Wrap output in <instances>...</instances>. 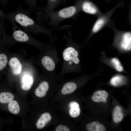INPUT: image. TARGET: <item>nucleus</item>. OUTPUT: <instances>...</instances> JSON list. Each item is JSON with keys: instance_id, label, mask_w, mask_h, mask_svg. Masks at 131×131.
Wrapping results in <instances>:
<instances>
[{"instance_id": "1", "label": "nucleus", "mask_w": 131, "mask_h": 131, "mask_svg": "<svg viewBox=\"0 0 131 131\" xmlns=\"http://www.w3.org/2000/svg\"><path fill=\"white\" fill-rule=\"evenodd\" d=\"M66 45L62 51L63 64L59 75L71 72H81L80 54L82 46L71 37L66 38Z\"/></svg>"}, {"instance_id": "2", "label": "nucleus", "mask_w": 131, "mask_h": 131, "mask_svg": "<svg viewBox=\"0 0 131 131\" xmlns=\"http://www.w3.org/2000/svg\"><path fill=\"white\" fill-rule=\"evenodd\" d=\"M30 12L20 7L15 11L9 12L6 15L7 18L11 23L20 25L25 31L50 35L51 30L44 27L32 18L29 15Z\"/></svg>"}, {"instance_id": "3", "label": "nucleus", "mask_w": 131, "mask_h": 131, "mask_svg": "<svg viewBox=\"0 0 131 131\" xmlns=\"http://www.w3.org/2000/svg\"><path fill=\"white\" fill-rule=\"evenodd\" d=\"M77 8L74 6H71L63 8L57 11L53 10L46 13L50 19L49 24L55 25L59 19L63 20L71 18L78 12Z\"/></svg>"}, {"instance_id": "4", "label": "nucleus", "mask_w": 131, "mask_h": 131, "mask_svg": "<svg viewBox=\"0 0 131 131\" xmlns=\"http://www.w3.org/2000/svg\"><path fill=\"white\" fill-rule=\"evenodd\" d=\"M49 52L43 56L41 62L43 67L47 71L50 72H54L56 65L60 61V59L56 48H53Z\"/></svg>"}, {"instance_id": "5", "label": "nucleus", "mask_w": 131, "mask_h": 131, "mask_svg": "<svg viewBox=\"0 0 131 131\" xmlns=\"http://www.w3.org/2000/svg\"><path fill=\"white\" fill-rule=\"evenodd\" d=\"M114 10H110L105 14L101 15L94 24L91 30L92 34L95 33L100 31L108 22Z\"/></svg>"}, {"instance_id": "6", "label": "nucleus", "mask_w": 131, "mask_h": 131, "mask_svg": "<svg viewBox=\"0 0 131 131\" xmlns=\"http://www.w3.org/2000/svg\"><path fill=\"white\" fill-rule=\"evenodd\" d=\"M81 11L90 14L100 16L101 13L98 8L91 2L85 1L82 3L81 6Z\"/></svg>"}, {"instance_id": "7", "label": "nucleus", "mask_w": 131, "mask_h": 131, "mask_svg": "<svg viewBox=\"0 0 131 131\" xmlns=\"http://www.w3.org/2000/svg\"><path fill=\"white\" fill-rule=\"evenodd\" d=\"M119 46L122 49L125 50H131V33L125 32L121 34Z\"/></svg>"}, {"instance_id": "8", "label": "nucleus", "mask_w": 131, "mask_h": 131, "mask_svg": "<svg viewBox=\"0 0 131 131\" xmlns=\"http://www.w3.org/2000/svg\"><path fill=\"white\" fill-rule=\"evenodd\" d=\"M79 79L78 80H79ZM72 81L67 82L65 83L62 86L61 92L63 95L71 94L74 92L78 87V81Z\"/></svg>"}, {"instance_id": "9", "label": "nucleus", "mask_w": 131, "mask_h": 131, "mask_svg": "<svg viewBox=\"0 0 131 131\" xmlns=\"http://www.w3.org/2000/svg\"><path fill=\"white\" fill-rule=\"evenodd\" d=\"M108 96V94L106 91L99 90L93 93L91 99L92 101L95 102L106 103Z\"/></svg>"}, {"instance_id": "10", "label": "nucleus", "mask_w": 131, "mask_h": 131, "mask_svg": "<svg viewBox=\"0 0 131 131\" xmlns=\"http://www.w3.org/2000/svg\"><path fill=\"white\" fill-rule=\"evenodd\" d=\"M9 64L13 74L17 75L21 72L22 66L17 58L15 57L12 58L9 61Z\"/></svg>"}, {"instance_id": "11", "label": "nucleus", "mask_w": 131, "mask_h": 131, "mask_svg": "<svg viewBox=\"0 0 131 131\" xmlns=\"http://www.w3.org/2000/svg\"><path fill=\"white\" fill-rule=\"evenodd\" d=\"M49 88L48 83L45 81L41 82L35 90V95L37 97L41 98L44 97Z\"/></svg>"}, {"instance_id": "12", "label": "nucleus", "mask_w": 131, "mask_h": 131, "mask_svg": "<svg viewBox=\"0 0 131 131\" xmlns=\"http://www.w3.org/2000/svg\"><path fill=\"white\" fill-rule=\"evenodd\" d=\"M86 130L88 131H105L106 129L102 124L97 121H94L87 124L86 126Z\"/></svg>"}, {"instance_id": "13", "label": "nucleus", "mask_w": 131, "mask_h": 131, "mask_svg": "<svg viewBox=\"0 0 131 131\" xmlns=\"http://www.w3.org/2000/svg\"><path fill=\"white\" fill-rule=\"evenodd\" d=\"M51 118V116L49 113L46 112L43 113L37 121L36 124L37 128L39 129L43 128Z\"/></svg>"}, {"instance_id": "14", "label": "nucleus", "mask_w": 131, "mask_h": 131, "mask_svg": "<svg viewBox=\"0 0 131 131\" xmlns=\"http://www.w3.org/2000/svg\"><path fill=\"white\" fill-rule=\"evenodd\" d=\"M21 88L24 90H27L31 88L33 83V78L29 75H25L22 78L21 81Z\"/></svg>"}, {"instance_id": "15", "label": "nucleus", "mask_w": 131, "mask_h": 131, "mask_svg": "<svg viewBox=\"0 0 131 131\" xmlns=\"http://www.w3.org/2000/svg\"><path fill=\"white\" fill-rule=\"evenodd\" d=\"M123 117L121 107L118 106H115L113 113V118L114 122L115 123H119L122 120Z\"/></svg>"}, {"instance_id": "16", "label": "nucleus", "mask_w": 131, "mask_h": 131, "mask_svg": "<svg viewBox=\"0 0 131 131\" xmlns=\"http://www.w3.org/2000/svg\"><path fill=\"white\" fill-rule=\"evenodd\" d=\"M14 97L13 95L10 93L2 92L0 94V102L2 103H9L13 100Z\"/></svg>"}, {"instance_id": "17", "label": "nucleus", "mask_w": 131, "mask_h": 131, "mask_svg": "<svg viewBox=\"0 0 131 131\" xmlns=\"http://www.w3.org/2000/svg\"><path fill=\"white\" fill-rule=\"evenodd\" d=\"M9 111L14 114H17L20 111V108L17 102L15 100H12L9 102L8 105Z\"/></svg>"}, {"instance_id": "18", "label": "nucleus", "mask_w": 131, "mask_h": 131, "mask_svg": "<svg viewBox=\"0 0 131 131\" xmlns=\"http://www.w3.org/2000/svg\"><path fill=\"white\" fill-rule=\"evenodd\" d=\"M27 3L28 8V10L31 11H36L41 9L36 5L37 0H24Z\"/></svg>"}, {"instance_id": "19", "label": "nucleus", "mask_w": 131, "mask_h": 131, "mask_svg": "<svg viewBox=\"0 0 131 131\" xmlns=\"http://www.w3.org/2000/svg\"><path fill=\"white\" fill-rule=\"evenodd\" d=\"M123 77L121 75L115 76L112 78L110 81L111 84L114 86H117L120 85L123 80Z\"/></svg>"}, {"instance_id": "20", "label": "nucleus", "mask_w": 131, "mask_h": 131, "mask_svg": "<svg viewBox=\"0 0 131 131\" xmlns=\"http://www.w3.org/2000/svg\"><path fill=\"white\" fill-rule=\"evenodd\" d=\"M8 59L7 56L4 54H0V70L4 69L8 63Z\"/></svg>"}, {"instance_id": "21", "label": "nucleus", "mask_w": 131, "mask_h": 131, "mask_svg": "<svg viewBox=\"0 0 131 131\" xmlns=\"http://www.w3.org/2000/svg\"><path fill=\"white\" fill-rule=\"evenodd\" d=\"M111 62L117 71L119 72L123 71V67L121 65L120 61L117 58H113L111 60Z\"/></svg>"}, {"instance_id": "22", "label": "nucleus", "mask_w": 131, "mask_h": 131, "mask_svg": "<svg viewBox=\"0 0 131 131\" xmlns=\"http://www.w3.org/2000/svg\"><path fill=\"white\" fill-rule=\"evenodd\" d=\"M69 112L70 115L72 117L76 118L79 115L81 109L80 108L78 107L70 108Z\"/></svg>"}, {"instance_id": "23", "label": "nucleus", "mask_w": 131, "mask_h": 131, "mask_svg": "<svg viewBox=\"0 0 131 131\" xmlns=\"http://www.w3.org/2000/svg\"><path fill=\"white\" fill-rule=\"evenodd\" d=\"M70 131V129L67 126L62 124L58 125L55 129L56 131Z\"/></svg>"}, {"instance_id": "24", "label": "nucleus", "mask_w": 131, "mask_h": 131, "mask_svg": "<svg viewBox=\"0 0 131 131\" xmlns=\"http://www.w3.org/2000/svg\"><path fill=\"white\" fill-rule=\"evenodd\" d=\"M56 0H49V2L47 7L43 9L46 13L52 11V2L55 1Z\"/></svg>"}, {"instance_id": "25", "label": "nucleus", "mask_w": 131, "mask_h": 131, "mask_svg": "<svg viewBox=\"0 0 131 131\" xmlns=\"http://www.w3.org/2000/svg\"><path fill=\"white\" fill-rule=\"evenodd\" d=\"M68 106L70 108H80L79 104L77 102L74 101L70 102L68 104Z\"/></svg>"}, {"instance_id": "26", "label": "nucleus", "mask_w": 131, "mask_h": 131, "mask_svg": "<svg viewBox=\"0 0 131 131\" xmlns=\"http://www.w3.org/2000/svg\"><path fill=\"white\" fill-rule=\"evenodd\" d=\"M8 0H0V3L2 6H5Z\"/></svg>"}]
</instances>
